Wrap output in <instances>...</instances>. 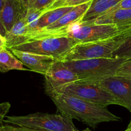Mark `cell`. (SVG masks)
Here are the masks:
<instances>
[{"label":"cell","mask_w":131,"mask_h":131,"mask_svg":"<svg viewBox=\"0 0 131 131\" xmlns=\"http://www.w3.org/2000/svg\"><path fill=\"white\" fill-rule=\"evenodd\" d=\"M47 94L61 114L75 119L95 128L101 123L119 121L120 117L111 113L107 108L82 99L64 94L49 92Z\"/></svg>","instance_id":"obj_1"},{"label":"cell","mask_w":131,"mask_h":131,"mask_svg":"<svg viewBox=\"0 0 131 131\" xmlns=\"http://www.w3.org/2000/svg\"><path fill=\"white\" fill-rule=\"evenodd\" d=\"M125 35H131V24L125 26L98 24L81 20L67 28L60 30L52 37H69L81 42H89L116 38Z\"/></svg>","instance_id":"obj_2"},{"label":"cell","mask_w":131,"mask_h":131,"mask_svg":"<svg viewBox=\"0 0 131 131\" xmlns=\"http://www.w3.org/2000/svg\"><path fill=\"white\" fill-rule=\"evenodd\" d=\"M125 60L120 58H98L62 62L78 74L80 81L92 82L115 75Z\"/></svg>","instance_id":"obj_3"},{"label":"cell","mask_w":131,"mask_h":131,"mask_svg":"<svg viewBox=\"0 0 131 131\" xmlns=\"http://www.w3.org/2000/svg\"><path fill=\"white\" fill-rule=\"evenodd\" d=\"M4 123L41 131H78L72 119L63 114L36 113L26 116H6Z\"/></svg>","instance_id":"obj_4"},{"label":"cell","mask_w":131,"mask_h":131,"mask_svg":"<svg viewBox=\"0 0 131 131\" xmlns=\"http://www.w3.org/2000/svg\"><path fill=\"white\" fill-rule=\"evenodd\" d=\"M129 35H130L95 42H81L72 48L56 60L67 62L98 58H113L114 51Z\"/></svg>","instance_id":"obj_5"},{"label":"cell","mask_w":131,"mask_h":131,"mask_svg":"<svg viewBox=\"0 0 131 131\" xmlns=\"http://www.w3.org/2000/svg\"><path fill=\"white\" fill-rule=\"evenodd\" d=\"M50 92L74 96L105 107L110 105H117L115 98L111 93L102 86L93 82L79 80L65 85Z\"/></svg>","instance_id":"obj_6"},{"label":"cell","mask_w":131,"mask_h":131,"mask_svg":"<svg viewBox=\"0 0 131 131\" xmlns=\"http://www.w3.org/2000/svg\"><path fill=\"white\" fill-rule=\"evenodd\" d=\"M80 41L69 37H47L29 41L15 46L9 50H16L31 53L53 57L55 60L67 52Z\"/></svg>","instance_id":"obj_7"},{"label":"cell","mask_w":131,"mask_h":131,"mask_svg":"<svg viewBox=\"0 0 131 131\" xmlns=\"http://www.w3.org/2000/svg\"><path fill=\"white\" fill-rule=\"evenodd\" d=\"M90 82L104 87L113 96L117 105L126 108L131 113V78L113 75Z\"/></svg>","instance_id":"obj_8"},{"label":"cell","mask_w":131,"mask_h":131,"mask_svg":"<svg viewBox=\"0 0 131 131\" xmlns=\"http://www.w3.org/2000/svg\"><path fill=\"white\" fill-rule=\"evenodd\" d=\"M91 2L92 1L83 5L73 6L70 11L63 15L57 21L54 23L53 24H50L40 32L37 33L33 37L31 41L47 38V37H52L54 34H55L60 30L67 28L73 23L82 20L84 14H86L90 6Z\"/></svg>","instance_id":"obj_9"},{"label":"cell","mask_w":131,"mask_h":131,"mask_svg":"<svg viewBox=\"0 0 131 131\" xmlns=\"http://www.w3.org/2000/svg\"><path fill=\"white\" fill-rule=\"evenodd\" d=\"M79 80L78 74L65 66L62 62L55 60L45 74V91H52Z\"/></svg>","instance_id":"obj_10"},{"label":"cell","mask_w":131,"mask_h":131,"mask_svg":"<svg viewBox=\"0 0 131 131\" xmlns=\"http://www.w3.org/2000/svg\"><path fill=\"white\" fill-rule=\"evenodd\" d=\"M9 50L27 68L33 71L44 75L56 60L53 57L46 55L31 53L12 49Z\"/></svg>","instance_id":"obj_11"},{"label":"cell","mask_w":131,"mask_h":131,"mask_svg":"<svg viewBox=\"0 0 131 131\" xmlns=\"http://www.w3.org/2000/svg\"><path fill=\"white\" fill-rule=\"evenodd\" d=\"M28 6L23 0H6L2 10L0 12V19L6 32L11 30L15 23L21 17L26 15Z\"/></svg>","instance_id":"obj_12"},{"label":"cell","mask_w":131,"mask_h":131,"mask_svg":"<svg viewBox=\"0 0 131 131\" xmlns=\"http://www.w3.org/2000/svg\"><path fill=\"white\" fill-rule=\"evenodd\" d=\"M25 17L26 15L21 17L15 23L11 30L6 33L5 37L6 42L5 46L8 50L31 41Z\"/></svg>","instance_id":"obj_13"},{"label":"cell","mask_w":131,"mask_h":131,"mask_svg":"<svg viewBox=\"0 0 131 131\" xmlns=\"http://www.w3.org/2000/svg\"><path fill=\"white\" fill-rule=\"evenodd\" d=\"M98 24H115L125 26L131 24V8L118 9L101 15L92 22Z\"/></svg>","instance_id":"obj_14"},{"label":"cell","mask_w":131,"mask_h":131,"mask_svg":"<svg viewBox=\"0 0 131 131\" xmlns=\"http://www.w3.org/2000/svg\"><path fill=\"white\" fill-rule=\"evenodd\" d=\"M122 0H92L84 17L83 22H92L120 3Z\"/></svg>","instance_id":"obj_15"},{"label":"cell","mask_w":131,"mask_h":131,"mask_svg":"<svg viewBox=\"0 0 131 131\" xmlns=\"http://www.w3.org/2000/svg\"><path fill=\"white\" fill-rule=\"evenodd\" d=\"M6 48L0 51V71L1 73H6L10 70H28Z\"/></svg>","instance_id":"obj_16"},{"label":"cell","mask_w":131,"mask_h":131,"mask_svg":"<svg viewBox=\"0 0 131 131\" xmlns=\"http://www.w3.org/2000/svg\"><path fill=\"white\" fill-rule=\"evenodd\" d=\"M72 8L73 6H61V7L56 8L55 9H52V10H47L45 12L41 15L38 21L37 33L40 32L50 24H53L54 23L57 21L60 18H61L68 12L70 11Z\"/></svg>","instance_id":"obj_17"},{"label":"cell","mask_w":131,"mask_h":131,"mask_svg":"<svg viewBox=\"0 0 131 131\" xmlns=\"http://www.w3.org/2000/svg\"><path fill=\"white\" fill-rule=\"evenodd\" d=\"M43 13L44 12L42 10L28 8L25 17V21L28 27V32L30 35L31 41L33 39L35 35L38 32V21Z\"/></svg>","instance_id":"obj_18"},{"label":"cell","mask_w":131,"mask_h":131,"mask_svg":"<svg viewBox=\"0 0 131 131\" xmlns=\"http://www.w3.org/2000/svg\"><path fill=\"white\" fill-rule=\"evenodd\" d=\"M113 57V58H120L125 60L131 59V35L125 38L116 49Z\"/></svg>","instance_id":"obj_19"},{"label":"cell","mask_w":131,"mask_h":131,"mask_svg":"<svg viewBox=\"0 0 131 131\" xmlns=\"http://www.w3.org/2000/svg\"><path fill=\"white\" fill-rule=\"evenodd\" d=\"M56 1V0H31L28 3V8L37 9L45 12Z\"/></svg>","instance_id":"obj_20"},{"label":"cell","mask_w":131,"mask_h":131,"mask_svg":"<svg viewBox=\"0 0 131 131\" xmlns=\"http://www.w3.org/2000/svg\"><path fill=\"white\" fill-rule=\"evenodd\" d=\"M115 75L131 78V59L125 60L123 63L118 68Z\"/></svg>","instance_id":"obj_21"},{"label":"cell","mask_w":131,"mask_h":131,"mask_svg":"<svg viewBox=\"0 0 131 131\" xmlns=\"http://www.w3.org/2000/svg\"><path fill=\"white\" fill-rule=\"evenodd\" d=\"M11 105L9 102L0 104V129L4 126V120L6 115L8 113Z\"/></svg>","instance_id":"obj_22"},{"label":"cell","mask_w":131,"mask_h":131,"mask_svg":"<svg viewBox=\"0 0 131 131\" xmlns=\"http://www.w3.org/2000/svg\"><path fill=\"white\" fill-rule=\"evenodd\" d=\"M0 131H41L38 130L33 129V128H28L24 127H15V126L9 125H4L3 127L0 129Z\"/></svg>","instance_id":"obj_23"},{"label":"cell","mask_w":131,"mask_h":131,"mask_svg":"<svg viewBox=\"0 0 131 131\" xmlns=\"http://www.w3.org/2000/svg\"><path fill=\"white\" fill-rule=\"evenodd\" d=\"M126 8H131V0H122L120 3L118 4L116 6L113 8L111 10H110L108 12L114 11V10H118V9H126ZM106 13V14H107Z\"/></svg>","instance_id":"obj_24"},{"label":"cell","mask_w":131,"mask_h":131,"mask_svg":"<svg viewBox=\"0 0 131 131\" xmlns=\"http://www.w3.org/2000/svg\"><path fill=\"white\" fill-rule=\"evenodd\" d=\"M92 1V0H67L61 6H75L90 2Z\"/></svg>","instance_id":"obj_25"},{"label":"cell","mask_w":131,"mask_h":131,"mask_svg":"<svg viewBox=\"0 0 131 131\" xmlns=\"http://www.w3.org/2000/svg\"><path fill=\"white\" fill-rule=\"evenodd\" d=\"M65 1H66V0H56V1H55L53 5H52V6H51V7L47 10H52V9L56 8L61 7V6L63 5V4L65 2ZM47 10H46V11H47Z\"/></svg>","instance_id":"obj_26"},{"label":"cell","mask_w":131,"mask_h":131,"mask_svg":"<svg viewBox=\"0 0 131 131\" xmlns=\"http://www.w3.org/2000/svg\"><path fill=\"white\" fill-rule=\"evenodd\" d=\"M6 33H7V32H6V29H5V26H3V23H2V22H1V19H0V34H1V35H2L3 37H4V38H5V36H6Z\"/></svg>","instance_id":"obj_27"},{"label":"cell","mask_w":131,"mask_h":131,"mask_svg":"<svg viewBox=\"0 0 131 131\" xmlns=\"http://www.w3.org/2000/svg\"><path fill=\"white\" fill-rule=\"evenodd\" d=\"M6 42H5V39L0 34V51L2 50L3 49L6 48Z\"/></svg>","instance_id":"obj_28"},{"label":"cell","mask_w":131,"mask_h":131,"mask_svg":"<svg viewBox=\"0 0 131 131\" xmlns=\"http://www.w3.org/2000/svg\"><path fill=\"white\" fill-rule=\"evenodd\" d=\"M6 0H0V12L2 10L3 8L4 5H5V3Z\"/></svg>","instance_id":"obj_29"},{"label":"cell","mask_w":131,"mask_h":131,"mask_svg":"<svg viewBox=\"0 0 131 131\" xmlns=\"http://www.w3.org/2000/svg\"><path fill=\"white\" fill-rule=\"evenodd\" d=\"M125 131H131V119L130 121V123H129V125H128L127 128V129L125 130Z\"/></svg>","instance_id":"obj_30"},{"label":"cell","mask_w":131,"mask_h":131,"mask_svg":"<svg viewBox=\"0 0 131 131\" xmlns=\"http://www.w3.org/2000/svg\"><path fill=\"white\" fill-rule=\"evenodd\" d=\"M23 1H24V2L26 4V5L28 6V3H29L30 2V1H31V0H23Z\"/></svg>","instance_id":"obj_31"},{"label":"cell","mask_w":131,"mask_h":131,"mask_svg":"<svg viewBox=\"0 0 131 131\" xmlns=\"http://www.w3.org/2000/svg\"><path fill=\"white\" fill-rule=\"evenodd\" d=\"M78 131H79V130H78ZM81 131H92V130H90L88 128H86V129L83 130H81Z\"/></svg>","instance_id":"obj_32"},{"label":"cell","mask_w":131,"mask_h":131,"mask_svg":"<svg viewBox=\"0 0 131 131\" xmlns=\"http://www.w3.org/2000/svg\"><path fill=\"white\" fill-rule=\"evenodd\" d=\"M66 1H67V0H66Z\"/></svg>","instance_id":"obj_33"},{"label":"cell","mask_w":131,"mask_h":131,"mask_svg":"<svg viewBox=\"0 0 131 131\" xmlns=\"http://www.w3.org/2000/svg\"><path fill=\"white\" fill-rule=\"evenodd\" d=\"M124 131H125V130H124Z\"/></svg>","instance_id":"obj_34"}]
</instances>
